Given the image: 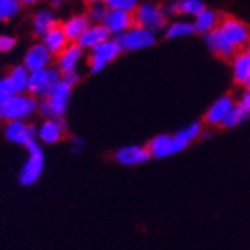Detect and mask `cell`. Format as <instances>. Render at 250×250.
I'll list each match as a JSON object with an SVG mask.
<instances>
[{"label": "cell", "instance_id": "cell-16", "mask_svg": "<svg viewBox=\"0 0 250 250\" xmlns=\"http://www.w3.org/2000/svg\"><path fill=\"white\" fill-rule=\"evenodd\" d=\"M234 105H235V102H234V99L231 96H228V95L220 96L207 109L204 120H206V123L210 125V126H222L225 117L228 116V112L231 111V108Z\"/></svg>", "mask_w": 250, "mask_h": 250}, {"label": "cell", "instance_id": "cell-25", "mask_svg": "<svg viewBox=\"0 0 250 250\" xmlns=\"http://www.w3.org/2000/svg\"><path fill=\"white\" fill-rule=\"evenodd\" d=\"M29 75L30 71L24 64H20L15 66L11 69L8 78L11 80V84L15 90V93H26L27 92V87H29Z\"/></svg>", "mask_w": 250, "mask_h": 250}, {"label": "cell", "instance_id": "cell-28", "mask_svg": "<svg viewBox=\"0 0 250 250\" xmlns=\"http://www.w3.org/2000/svg\"><path fill=\"white\" fill-rule=\"evenodd\" d=\"M174 135L181 143H185L186 146H189L192 141H195L196 138H199V136L202 135V125L199 122H193V123L185 126V127L178 129Z\"/></svg>", "mask_w": 250, "mask_h": 250}, {"label": "cell", "instance_id": "cell-13", "mask_svg": "<svg viewBox=\"0 0 250 250\" xmlns=\"http://www.w3.org/2000/svg\"><path fill=\"white\" fill-rule=\"evenodd\" d=\"M204 38H206V43L211 50V53H214L220 59H232L237 54V48L226 39V36L222 33L219 27L207 35H204Z\"/></svg>", "mask_w": 250, "mask_h": 250}, {"label": "cell", "instance_id": "cell-26", "mask_svg": "<svg viewBox=\"0 0 250 250\" xmlns=\"http://www.w3.org/2000/svg\"><path fill=\"white\" fill-rule=\"evenodd\" d=\"M195 33V26L193 21L188 20H177L171 22L169 26L165 29V38L167 39H178V38H186Z\"/></svg>", "mask_w": 250, "mask_h": 250}, {"label": "cell", "instance_id": "cell-33", "mask_svg": "<svg viewBox=\"0 0 250 250\" xmlns=\"http://www.w3.org/2000/svg\"><path fill=\"white\" fill-rule=\"evenodd\" d=\"M15 38L9 35H0V53H6L11 51L15 47Z\"/></svg>", "mask_w": 250, "mask_h": 250}, {"label": "cell", "instance_id": "cell-5", "mask_svg": "<svg viewBox=\"0 0 250 250\" xmlns=\"http://www.w3.org/2000/svg\"><path fill=\"white\" fill-rule=\"evenodd\" d=\"M26 148L29 151V159L20 171V183L22 186H30L36 183V180L43 171V153L36 140L29 141L26 144Z\"/></svg>", "mask_w": 250, "mask_h": 250}, {"label": "cell", "instance_id": "cell-34", "mask_svg": "<svg viewBox=\"0 0 250 250\" xmlns=\"http://www.w3.org/2000/svg\"><path fill=\"white\" fill-rule=\"evenodd\" d=\"M62 80L66 83V84H69V85H75V84H78V81H80V75H78V72L77 71H71V72H64V74H62Z\"/></svg>", "mask_w": 250, "mask_h": 250}, {"label": "cell", "instance_id": "cell-11", "mask_svg": "<svg viewBox=\"0 0 250 250\" xmlns=\"http://www.w3.org/2000/svg\"><path fill=\"white\" fill-rule=\"evenodd\" d=\"M5 133L9 141L26 146L29 141L36 140L38 129L33 125H26L22 120H9L6 125Z\"/></svg>", "mask_w": 250, "mask_h": 250}, {"label": "cell", "instance_id": "cell-31", "mask_svg": "<svg viewBox=\"0 0 250 250\" xmlns=\"http://www.w3.org/2000/svg\"><path fill=\"white\" fill-rule=\"evenodd\" d=\"M108 14V8L105 6V3H96V5H90L88 8V18L93 24H102V21L105 20Z\"/></svg>", "mask_w": 250, "mask_h": 250}, {"label": "cell", "instance_id": "cell-22", "mask_svg": "<svg viewBox=\"0 0 250 250\" xmlns=\"http://www.w3.org/2000/svg\"><path fill=\"white\" fill-rule=\"evenodd\" d=\"M222 17L211 11V9H204L202 12H199L195 18H193V26H195V32L207 35L210 32H213L214 29L219 27Z\"/></svg>", "mask_w": 250, "mask_h": 250}, {"label": "cell", "instance_id": "cell-17", "mask_svg": "<svg viewBox=\"0 0 250 250\" xmlns=\"http://www.w3.org/2000/svg\"><path fill=\"white\" fill-rule=\"evenodd\" d=\"M84 48L77 42H71L67 47L57 56V67L62 74L77 71V66L83 59Z\"/></svg>", "mask_w": 250, "mask_h": 250}, {"label": "cell", "instance_id": "cell-35", "mask_svg": "<svg viewBox=\"0 0 250 250\" xmlns=\"http://www.w3.org/2000/svg\"><path fill=\"white\" fill-rule=\"evenodd\" d=\"M240 104H241L244 108H247V109L250 111V90L246 88V92L243 93V96H241V99H240Z\"/></svg>", "mask_w": 250, "mask_h": 250}, {"label": "cell", "instance_id": "cell-14", "mask_svg": "<svg viewBox=\"0 0 250 250\" xmlns=\"http://www.w3.org/2000/svg\"><path fill=\"white\" fill-rule=\"evenodd\" d=\"M114 157L120 165L136 167V165L146 164L151 157V154H150L148 148L143 147V146H125L116 151Z\"/></svg>", "mask_w": 250, "mask_h": 250}, {"label": "cell", "instance_id": "cell-39", "mask_svg": "<svg viewBox=\"0 0 250 250\" xmlns=\"http://www.w3.org/2000/svg\"><path fill=\"white\" fill-rule=\"evenodd\" d=\"M62 3V0H51V5L53 6H59Z\"/></svg>", "mask_w": 250, "mask_h": 250}, {"label": "cell", "instance_id": "cell-41", "mask_svg": "<svg viewBox=\"0 0 250 250\" xmlns=\"http://www.w3.org/2000/svg\"><path fill=\"white\" fill-rule=\"evenodd\" d=\"M244 53H246V56H247V59H249V63H250V47H249Z\"/></svg>", "mask_w": 250, "mask_h": 250}, {"label": "cell", "instance_id": "cell-8", "mask_svg": "<svg viewBox=\"0 0 250 250\" xmlns=\"http://www.w3.org/2000/svg\"><path fill=\"white\" fill-rule=\"evenodd\" d=\"M186 147L188 146L185 143H181L175 135H167V133L156 135L154 138L150 140V143L147 146L151 157H156V159L169 157L172 154L183 151Z\"/></svg>", "mask_w": 250, "mask_h": 250}, {"label": "cell", "instance_id": "cell-21", "mask_svg": "<svg viewBox=\"0 0 250 250\" xmlns=\"http://www.w3.org/2000/svg\"><path fill=\"white\" fill-rule=\"evenodd\" d=\"M42 42L45 43V47H47L54 56H59L67 45H69V39L64 35V30L62 26H54L47 35L42 38Z\"/></svg>", "mask_w": 250, "mask_h": 250}, {"label": "cell", "instance_id": "cell-23", "mask_svg": "<svg viewBox=\"0 0 250 250\" xmlns=\"http://www.w3.org/2000/svg\"><path fill=\"white\" fill-rule=\"evenodd\" d=\"M54 26H57V21L51 11L42 9L33 17V32L39 38H43Z\"/></svg>", "mask_w": 250, "mask_h": 250}, {"label": "cell", "instance_id": "cell-3", "mask_svg": "<svg viewBox=\"0 0 250 250\" xmlns=\"http://www.w3.org/2000/svg\"><path fill=\"white\" fill-rule=\"evenodd\" d=\"M39 102L36 96L27 93H17L3 104V117L6 120H24L38 111Z\"/></svg>", "mask_w": 250, "mask_h": 250}, {"label": "cell", "instance_id": "cell-27", "mask_svg": "<svg viewBox=\"0 0 250 250\" xmlns=\"http://www.w3.org/2000/svg\"><path fill=\"white\" fill-rule=\"evenodd\" d=\"M249 117H250V111L247 108H244L238 102L231 108V111L228 112V116L225 117V120L222 123V127H235V126H238L241 123H244Z\"/></svg>", "mask_w": 250, "mask_h": 250}, {"label": "cell", "instance_id": "cell-40", "mask_svg": "<svg viewBox=\"0 0 250 250\" xmlns=\"http://www.w3.org/2000/svg\"><path fill=\"white\" fill-rule=\"evenodd\" d=\"M2 117H3V104L0 102V119H2Z\"/></svg>", "mask_w": 250, "mask_h": 250}, {"label": "cell", "instance_id": "cell-37", "mask_svg": "<svg viewBox=\"0 0 250 250\" xmlns=\"http://www.w3.org/2000/svg\"><path fill=\"white\" fill-rule=\"evenodd\" d=\"M38 2L39 0H20V3H22V5H35Z\"/></svg>", "mask_w": 250, "mask_h": 250}, {"label": "cell", "instance_id": "cell-29", "mask_svg": "<svg viewBox=\"0 0 250 250\" xmlns=\"http://www.w3.org/2000/svg\"><path fill=\"white\" fill-rule=\"evenodd\" d=\"M20 0H0V21L9 20L20 11Z\"/></svg>", "mask_w": 250, "mask_h": 250}, {"label": "cell", "instance_id": "cell-9", "mask_svg": "<svg viewBox=\"0 0 250 250\" xmlns=\"http://www.w3.org/2000/svg\"><path fill=\"white\" fill-rule=\"evenodd\" d=\"M71 95H72V85L66 84L63 80H60L56 84V87L51 90V93L47 98H43L45 101L48 102L54 117H62L66 112V108H67V104H69Z\"/></svg>", "mask_w": 250, "mask_h": 250}, {"label": "cell", "instance_id": "cell-15", "mask_svg": "<svg viewBox=\"0 0 250 250\" xmlns=\"http://www.w3.org/2000/svg\"><path fill=\"white\" fill-rule=\"evenodd\" d=\"M64 130L66 127L62 117L45 119L38 127V138L45 144H54L63 138Z\"/></svg>", "mask_w": 250, "mask_h": 250}, {"label": "cell", "instance_id": "cell-2", "mask_svg": "<svg viewBox=\"0 0 250 250\" xmlns=\"http://www.w3.org/2000/svg\"><path fill=\"white\" fill-rule=\"evenodd\" d=\"M167 14L164 6H159L150 2L138 5V8L133 12L135 24L146 27L151 32H159L167 29Z\"/></svg>", "mask_w": 250, "mask_h": 250}, {"label": "cell", "instance_id": "cell-36", "mask_svg": "<svg viewBox=\"0 0 250 250\" xmlns=\"http://www.w3.org/2000/svg\"><path fill=\"white\" fill-rule=\"evenodd\" d=\"M72 144H74V151L75 153H80L84 147V141L83 138H78V136H74L72 138Z\"/></svg>", "mask_w": 250, "mask_h": 250}, {"label": "cell", "instance_id": "cell-19", "mask_svg": "<svg viewBox=\"0 0 250 250\" xmlns=\"http://www.w3.org/2000/svg\"><path fill=\"white\" fill-rule=\"evenodd\" d=\"M92 24L93 22L90 21L88 15L77 14L71 18H67L62 24V27L64 30V35L67 36V39H69V42H78L80 38L83 36V33Z\"/></svg>", "mask_w": 250, "mask_h": 250}, {"label": "cell", "instance_id": "cell-24", "mask_svg": "<svg viewBox=\"0 0 250 250\" xmlns=\"http://www.w3.org/2000/svg\"><path fill=\"white\" fill-rule=\"evenodd\" d=\"M232 75L235 83L246 84L250 78V63L246 53H237L232 57Z\"/></svg>", "mask_w": 250, "mask_h": 250}, {"label": "cell", "instance_id": "cell-20", "mask_svg": "<svg viewBox=\"0 0 250 250\" xmlns=\"http://www.w3.org/2000/svg\"><path fill=\"white\" fill-rule=\"evenodd\" d=\"M111 33L106 30L104 24H92L80 38L77 43H80L84 50H92L96 45L102 43L104 41L109 39Z\"/></svg>", "mask_w": 250, "mask_h": 250}, {"label": "cell", "instance_id": "cell-12", "mask_svg": "<svg viewBox=\"0 0 250 250\" xmlns=\"http://www.w3.org/2000/svg\"><path fill=\"white\" fill-rule=\"evenodd\" d=\"M53 53L45 47L43 42L35 43L29 48V51L24 56V66L30 72L33 71H39V69H45L48 67L53 59Z\"/></svg>", "mask_w": 250, "mask_h": 250}, {"label": "cell", "instance_id": "cell-10", "mask_svg": "<svg viewBox=\"0 0 250 250\" xmlns=\"http://www.w3.org/2000/svg\"><path fill=\"white\" fill-rule=\"evenodd\" d=\"M102 24L106 27V30L119 36L122 33H125L126 30H129L133 24V12H127V11H119V9H108V14L105 17V20L102 21Z\"/></svg>", "mask_w": 250, "mask_h": 250}, {"label": "cell", "instance_id": "cell-38", "mask_svg": "<svg viewBox=\"0 0 250 250\" xmlns=\"http://www.w3.org/2000/svg\"><path fill=\"white\" fill-rule=\"evenodd\" d=\"M88 5H96V3H104V0H85Z\"/></svg>", "mask_w": 250, "mask_h": 250}, {"label": "cell", "instance_id": "cell-18", "mask_svg": "<svg viewBox=\"0 0 250 250\" xmlns=\"http://www.w3.org/2000/svg\"><path fill=\"white\" fill-rule=\"evenodd\" d=\"M167 15H188V17H196L199 12L206 9L201 0H171L165 6Z\"/></svg>", "mask_w": 250, "mask_h": 250}, {"label": "cell", "instance_id": "cell-6", "mask_svg": "<svg viewBox=\"0 0 250 250\" xmlns=\"http://www.w3.org/2000/svg\"><path fill=\"white\" fill-rule=\"evenodd\" d=\"M122 53L120 45L116 39H106L102 43L96 45L88 54V69L92 74L101 72L112 60H116Z\"/></svg>", "mask_w": 250, "mask_h": 250}, {"label": "cell", "instance_id": "cell-43", "mask_svg": "<svg viewBox=\"0 0 250 250\" xmlns=\"http://www.w3.org/2000/svg\"><path fill=\"white\" fill-rule=\"evenodd\" d=\"M249 47H250V41H249Z\"/></svg>", "mask_w": 250, "mask_h": 250}, {"label": "cell", "instance_id": "cell-1", "mask_svg": "<svg viewBox=\"0 0 250 250\" xmlns=\"http://www.w3.org/2000/svg\"><path fill=\"white\" fill-rule=\"evenodd\" d=\"M62 80V72L57 66H48L45 69L33 71L29 75V87L27 92L33 96L47 98L56 84Z\"/></svg>", "mask_w": 250, "mask_h": 250}, {"label": "cell", "instance_id": "cell-4", "mask_svg": "<svg viewBox=\"0 0 250 250\" xmlns=\"http://www.w3.org/2000/svg\"><path fill=\"white\" fill-rule=\"evenodd\" d=\"M116 41L119 42L122 51H138V50H144L154 45L156 35L154 32L146 27L133 24L129 30L116 36Z\"/></svg>", "mask_w": 250, "mask_h": 250}, {"label": "cell", "instance_id": "cell-30", "mask_svg": "<svg viewBox=\"0 0 250 250\" xmlns=\"http://www.w3.org/2000/svg\"><path fill=\"white\" fill-rule=\"evenodd\" d=\"M104 3L108 9H119L127 12H135V9L138 8V0H104Z\"/></svg>", "mask_w": 250, "mask_h": 250}, {"label": "cell", "instance_id": "cell-7", "mask_svg": "<svg viewBox=\"0 0 250 250\" xmlns=\"http://www.w3.org/2000/svg\"><path fill=\"white\" fill-rule=\"evenodd\" d=\"M219 29L222 30V33L226 36V39H228L237 50L249 47L250 29L241 20L234 18V17H222Z\"/></svg>", "mask_w": 250, "mask_h": 250}, {"label": "cell", "instance_id": "cell-42", "mask_svg": "<svg viewBox=\"0 0 250 250\" xmlns=\"http://www.w3.org/2000/svg\"><path fill=\"white\" fill-rule=\"evenodd\" d=\"M244 85H246V88H247V90H250V78H249V81H247Z\"/></svg>", "mask_w": 250, "mask_h": 250}, {"label": "cell", "instance_id": "cell-32", "mask_svg": "<svg viewBox=\"0 0 250 250\" xmlns=\"http://www.w3.org/2000/svg\"><path fill=\"white\" fill-rule=\"evenodd\" d=\"M15 93V90L11 84V80L8 77L0 78V102L5 104L6 101H9Z\"/></svg>", "mask_w": 250, "mask_h": 250}]
</instances>
